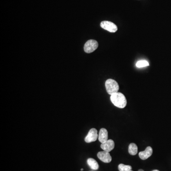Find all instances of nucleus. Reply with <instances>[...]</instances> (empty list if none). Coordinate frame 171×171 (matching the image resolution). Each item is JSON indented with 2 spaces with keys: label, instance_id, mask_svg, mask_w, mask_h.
Segmentation results:
<instances>
[{
  "label": "nucleus",
  "instance_id": "f257e3e1",
  "mask_svg": "<svg viewBox=\"0 0 171 171\" xmlns=\"http://www.w3.org/2000/svg\"><path fill=\"white\" fill-rule=\"evenodd\" d=\"M110 100L116 107L120 108H123L127 106V101L126 97L122 93L120 92L111 95Z\"/></svg>",
  "mask_w": 171,
  "mask_h": 171
},
{
  "label": "nucleus",
  "instance_id": "f03ea898",
  "mask_svg": "<svg viewBox=\"0 0 171 171\" xmlns=\"http://www.w3.org/2000/svg\"><path fill=\"white\" fill-rule=\"evenodd\" d=\"M105 86L108 94L110 95L118 92L119 88L118 82L112 79L107 80L105 83Z\"/></svg>",
  "mask_w": 171,
  "mask_h": 171
},
{
  "label": "nucleus",
  "instance_id": "7ed1b4c3",
  "mask_svg": "<svg viewBox=\"0 0 171 171\" xmlns=\"http://www.w3.org/2000/svg\"><path fill=\"white\" fill-rule=\"evenodd\" d=\"M98 42L94 40H90L87 42L85 44L84 50L85 53H93L98 48Z\"/></svg>",
  "mask_w": 171,
  "mask_h": 171
},
{
  "label": "nucleus",
  "instance_id": "20e7f679",
  "mask_svg": "<svg viewBox=\"0 0 171 171\" xmlns=\"http://www.w3.org/2000/svg\"><path fill=\"white\" fill-rule=\"evenodd\" d=\"M101 28L110 33H115L118 31V27L114 23L109 21H103L100 23Z\"/></svg>",
  "mask_w": 171,
  "mask_h": 171
},
{
  "label": "nucleus",
  "instance_id": "39448f33",
  "mask_svg": "<svg viewBox=\"0 0 171 171\" xmlns=\"http://www.w3.org/2000/svg\"><path fill=\"white\" fill-rule=\"evenodd\" d=\"M98 138V131L96 129L92 128L88 132L87 136L85 138V141L87 143H89L96 141Z\"/></svg>",
  "mask_w": 171,
  "mask_h": 171
},
{
  "label": "nucleus",
  "instance_id": "423d86ee",
  "mask_svg": "<svg viewBox=\"0 0 171 171\" xmlns=\"http://www.w3.org/2000/svg\"><path fill=\"white\" fill-rule=\"evenodd\" d=\"M97 155H98V157L101 161L105 163H109L111 162L112 161V157L110 154L108 152L105 151L99 152Z\"/></svg>",
  "mask_w": 171,
  "mask_h": 171
},
{
  "label": "nucleus",
  "instance_id": "0eeeda50",
  "mask_svg": "<svg viewBox=\"0 0 171 171\" xmlns=\"http://www.w3.org/2000/svg\"><path fill=\"white\" fill-rule=\"evenodd\" d=\"M100 147L103 150L109 152L115 148V143L112 140H108L105 142L101 143Z\"/></svg>",
  "mask_w": 171,
  "mask_h": 171
},
{
  "label": "nucleus",
  "instance_id": "6e6552de",
  "mask_svg": "<svg viewBox=\"0 0 171 171\" xmlns=\"http://www.w3.org/2000/svg\"><path fill=\"white\" fill-rule=\"evenodd\" d=\"M153 153L152 148L151 146H148L144 151L140 152L139 153V156L142 160H146L151 156Z\"/></svg>",
  "mask_w": 171,
  "mask_h": 171
},
{
  "label": "nucleus",
  "instance_id": "1a4fd4ad",
  "mask_svg": "<svg viewBox=\"0 0 171 171\" xmlns=\"http://www.w3.org/2000/svg\"><path fill=\"white\" fill-rule=\"evenodd\" d=\"M98 140L101 143L108 140V132L106 129L103 128L100 130L98 135Z\"/></svg>",
  "mask_w": 171,
  "mask_h": 171
},
{
  "label": "nucleus",
  "instance_id": "9d476101",
  "mask_svg": "<svg viewBox=\"0 0 171 171\" xmlns=\"http://www.w3.org/2000/svg\"><path fill=\"white\" fill-rule=\"evenodd\" d=\"M87 163L92 170H97L99 168L98 163L93 158H88L87 160Z\"/></svg>",
  "mask_w": 171,
  "mask_h": 171
},
{
  "label": "nucleus",
  "instance_id": "9b49d317",
  "mask_svg": "<svg viewBox=\"0 0 171 171\" xmlns=\"http://www.w3.org/2000/svg\"><path fill=\"white\" fill-rule=\"evenodd\" d=\"M128 152L131 155H136L138 152V148L137 144L134 143H130L129 145Z\"/></svg>",
  "mask_w": 171,
  "mask_h": 171
},
{
  "label": "nucleus",
  "instance_id": "f8f14e48",
  "mask_svg": "<svg viewBox=\"0 0 171 171\" xmlns=\"http://www.w3.org/2000/svg\"><path fill=\"white\" fill-rule=\"evenodd\" d=\"M132 166L130 165H125L122 163L118 165V170L119 171H129L132 170Z\"/></svg>",
  "mask_w": 171,
  "mask_h": 171
},
{
  "label": "nucleus",
  "instance_id": "ddd939ff",
  "mask_svg": "<svg viewBox=\"0 0 171 171\" xmlns=\"http://www.w3.org/2000/svg\"><path fill=\"white\" fill-rule=\"evenodd\" d=\"M149 65V63L146 60H140L136 63L137 67L140 68L145 67Z\"/></svg>",
  "mask_w": 171,
  "mask_h": 171
},
{
  "label": "nucleus",
  "instance_id": "4468645a",
  "mask_svg": "<svg viewBox=\"0 0 171 171\" xmlns=\"http://www.w3.org/2000/svg\"><path fill=\"white\" fill-rule=\"evenodd\" d=\"M138 171H144L143 170H142V169H139V170H138Z\"/></svg>",
  "mask_w": 171,
  "mask_h": 171
},
{
  "label": "nucleus",
  "instance_id": "2eb2a0df",
  "mask_svg": "<svg viewBox=\"0 0 171 171\" xmlns=\"http://www.w3.org/2000/svg\"><path fill=\"white\" fill-rule=\"evenodd\" d=\"M159 171V170H153V171Z\"/></svg>",
  "mask_w": 171,
  "mask_h": 171
},
{
  "label": "nucleus",
  "instance_id": "dca6fc26",
  "mask_svg": "<svg viewBox=\"0 0 171 171\" xmlns=\"http://www.w3.org/2000/svg\"><path fill=\"white\" fill-rule=\"evenodd\" d=\"M81 171H83V169H81Z\"/></svg>",
  "mask_w": 171,
  "mask_h": 171
},
{
  "label": "nucleus",
  "instance_id": "f3484780",
  "mask_svg": "<svg viewBox=\"0 0 171 171\" xmlns=\"http://www.w3.org/2000/svg\"><path fill=\"white\" fill-rule=\"evenodd\" d=\"M133 171L132 170H131V171Z\"/></svg>",
  "mask_w": 171,
  "mask_h": 171
}]
</instances>
